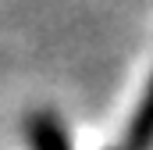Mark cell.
Returning <instances> with one entry per match:
<instances>
[{
	"label": "cell",
	"instance_id": "obj_1",
	"mask_svg": "<svg viewBox=\"0 0 153 150\" xmlns=\"http://www.w3.org/2000/svg\"><path fill=\"white\" fill-rule=\"evenodd\" d=\"M150 147H153V68L125 122V140H121V150H150Z\"/></svg>",
	"mask_w": 153,
	"mask_h": 150
},
{
	"label": "cell",
	"instance_id": "obj_2",
	"mask_svg": "<svg viewBox=\"0 0 153 150\" xmlns=\"http://www.w3.org/2000/svg\"><path fill=\"white\" fill-rule=\"evenodd\" d=\"M25 143L29 150H71L68 129L53 111H32L25 118Z\"/></svg>",
	"mask_w": 153,
	"mask_h": 150
}]
</instances>
